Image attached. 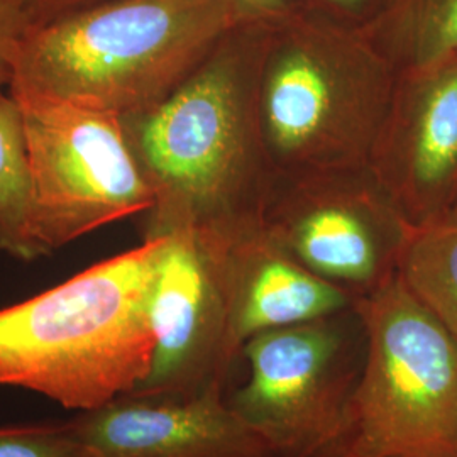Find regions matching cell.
I'll return each instance as SVG.
<instances>
[{
    "instance_id": "obj_20",
    "label": "cell",
    "mask_w": 457,
    "mask_h": 457,
    "mask_svg": "<svg viewBox=\"0 0 457 457\" xmlns=\"http://www.w3.org/2000/svg\"><path fill=\"white\" fill-rule=\"evenodd\" d=\"M100 0H26L31 14H33L34 22L43 21L48 17L63 14L66 11L79 9L88 4H96Z\"/></svg>"
},
{
    "instance_id": "obj_6",
    "label": "cell",
    "mask_w": 457,
    "mask_h": 457,
    "mask_svg": "<svg viewBox=\"0 0 457 457\" xmlns=\"http://www.w3.org/2000/svg\"><path fill=\"white\" fill-rule=\"evenodd\" d=\"M9 92L31 166V262L153 207L120 117L24 88Z\"/></svg>"
},
{
    "instance_id": "obj_11",
    "label": "cell",
    "mask_w": 457,
    "mask_h": 457,
    "mask_svg": "<svg viewBox=\"0 0 457 457\" xmlns=\"http://www.w3.org/2000/svg\"><path fill=\"white\" fill-rule=\"evenodd\" d=\"M70 422L98 457H278L226 393L185 400L124 395Z\"/></svg>"
},
{
    "instance_id": "obj_7",
    "label": "cell",
    "mask_w": 457,
    "mask_h": 457,
    "mask_svg": "<svg viewBox=\"0 0 457 457\" xmlns=\"http://www.w3.org/2000/svg\"><path fill=\"white\" fill-rule=\"evenodd\" d=\"M366 336L347 311L253 336L249 375L228 402L278 457H326L347 439Z\"/></svg>"
},
{
    "instance_id": "obj_18",
    "label": "cell",
    "mask_w": 457,
    "mask_h": 457,
    "mask_svg": "<svg viewBox=\"0 0 457 457\" xmlns=\"http://www.w3.org/2000/svg\"><path fill=\"white\" fill-rule=\"evenodd\" d=\"M392 0H298L302 11L327 17L337 24L364 31Z\"/></svg>"
},
{
    "instance_id": "obj_5",
    "label": "cell",
    "mask_w": 457,
    "mask_h": 457,
    "mask_svg": "<svg viewBox=\"0 0 457 457\" xmlns=\"http://www.w3.org/2000/svg\"><path fill=\"white\" fill-rule=\"evenodd\" d=\"M366 353L343 447L361 457H457V337L395 277L354 300Z\"/></svg>"
},
{
    "instance_id": "obj_8",
    "label": "cell",
    "mask_w": 457,
    "mask_h": 457,
    "mask_svg": "<svg viewBox=\"0 0 457 457\" xmlns=\"http://www.w3.org/2000/svg\"><path fill=\"white\" fill-rule=\"evenodd\" d=\"M262 228L295 262L358 300L396 277L410 226L362 168L273 177Z\"/></svg>"
},
{
    "instance_id": "obj_21",
    "label": "cell",
    "mask_w": 457,
    "mask_h": 457,
    "mask_svg": "<svg viewBox=\"0 0 457 457\" xmlns=\"http://www.w3.org/2000/svg\"><path fill=\"white\" fill-rule=\"evenodd\" d=\"M326 457H361L354 456V454H351V453H345V451H334V453H330L328 456Z\"/></svg>"
},
{
    "instance_id": "obj_16",
    "label": "cell",
    "mask_w": 457,
    "mask_h": 457,
    "mask_svg": "<svg viewBox=\"0 0 457 457\" xmlns=\"http://www.w3.org/2000/svg\"><path fill=\"white\" fill-rule=\"evenodd\" d=\"M0 457H98L71 422L0 427Z\"/></svg>"
},
{
    "instance_id": "obj_4",
    "label": "cell",
    "mask_w": 457,
    "mask_h": 457,
    "mask_svg": "<svg viewBox=\"0 0 457 457\" xmlns=\"http://www.w3.org/2000/svg\"><path fill=\"white\" fill-rule=\"evenodd\" d=\"M396 77L361 29L307 11L270 24L256 115L273 177L370 168Z\"/></svg>"
},
{
    "instance_id": "obj_19",
    "label": "cell",
    "mask_w": 457,
    "mask_h": 457,
    "mask_svg": "<svg viewBox=\"0 0 457 457\" xmlns=\"http://www.w3.org/2000/svg\"><path fill=\"white\" fill-rule=\"evenodd\" d=\"M234 22L275 24L302 11L298 0H226Z\"/></svg>"
},
{
    "instance_id": "obj_9",
    "label": "cell",
    "mask_w": 457,
    "mask_h": 457,
    "mask_svg": "<svg viewBox=\"0 0 457 457\" xmlns=\"http://www.w3.org/2000/svg\"><path fill=\"white\" fill-rule=\"evenodd\" d=\"M162 237L149 295L154 354L129 396L185 400L226 393L241 351L230 324L224 239L194 230Z\"/></svg>"
},
{
    "instance_id": "obj_10",
    "label": "cell",
    "mask_w": 457,
    "mask_h": 457,
    "mask_svg": "<svg viewBox=\"0 0 457 457\" xmlns=\"http://www.w3.org/2000/svg\"><path fill=\"white\" fill-rule=\"evenodd\" d=\"M370 170L409 226L454 207L457 53L398 71Z\"/></svg>"
},
{
    "instance_id": "obj_2",
    "label": "cell",
    "mask_w": 457,
    "mask_h": 457,
    "mask_svg": "<svg viewBox=\"0 0 457 457\" xmlns=\"http://www.w3.org/2000/svg\"><path fill=\"white\" fill-rule=\"evenodd\" d=\"M163 237L0 309V386L88 411L134 392L154 354L149 295Z\"/></svg>"
},
{
    "instance_id": "obj_14",
    "label": "cell",
    "mask_w": 457,
    "mask_h": 457,
    "mask_svg": "<svg viewBox=\"0 0 457 457\" xmlns=\"http://www.w3.org/2000/svg\"><path fill=\"white\" fill-rule=\"evenodd\" d=\"M362 33L396 71L457 53V0H392Z\"/></svg>"
},
{
    "instance_id": "obj_1",
    "label": "cell",
    "mask_w": 457,
    "mask_h": 457,
    "mask_svg": "<svg viewBox=\"0 0 457 457\" xmlns=\"http://www.w3.org/2000/svg\"><path fill=\"white\" fill-rule=\"evenodd\" d=\"M268 28L234 22L177 88L120 117L154 198L143 239L179 230L228 239L262 228L273 180L256 115Z\"/></svg>"
},
{
    "instance_id": "obj_12",
    "label": "cell",
    "mask_w": 457,
    "mask_h": 457,
    "mask_svg": "<svg viewBox=\"0 0 457 457\" xmlns=\"http://www.w3.org/2000/svg\"><path fill=\"white\" fill-rule=\"evenodd\" d=\"M224 270L234 341L347 311L354 298L315 277L262 228L224 239Z\"/></svg>"
},
{
    "instance_id": "obj_17",
    "label": "cell",
    "mask_w": 457,
    "mask_h": 457,
    "mask_svg": "<svg viewBox=\"0 0 457 457\" xmlns=\"http://www.w3.org/2000/svg\"><path fill=\"white\" fill-rule=\"evenodd\" d=\"M33 22L26 0H0V90L11 83L19 43Z\"/></svg>"
},
{
    "instance_id": "obj_22",
    "label": "cell",
    "mask_w": 457,
    "mask_h": 457,
    "mask_svg": "<svg viewBox=\"0 0 457 457\" xmlns=\"http://www.w3.org/2000/svg\"><path fill=\"white\" fill-rule=\"evenodd\" d=\"M454 207H457V196H456V204H454ZM454 207H453V209H454Z\"/></svg>"
},
{
    "instance_id": "obj_3",
    "label": "cell",
    "mask_w": 457,
    "mask_h": 457,
    "mask_svg": "<svg viewBox=\"0 0 457 457\" xmlns=\"http://www.w3.org/2000/svg\"><path fill=\"white\" fill-rule=\"evenodd\" d=\"M232 24L226 0H100L33 22L7 88L136 114L177 88Z\"/></svg>"
},
{
    "instance_id": "obj_15",
    "label": "cell",
    "mask_w": 457,
    "mask_h": 457,
    "mask_svg": "<svg viewBox=\"0 0 457 457\" xmlns=\"http://www.w3.org/2000/svg\"><path fill=\"white\" fill-rule=\"evenodd\" d=\"M33 181L22 115L11 92L0 90V251L31 262Z\"/></svg>"
},
{
    "instance_id": "obj_13",
    "label": "cell",
    "mask_w": 457,
    "mask_h": 457,
    "mask_svg": "<svg viewBox=\"0 0 457 457\" xmlns=\"http://www.w3.org/2000/svg\"><path fill=\"white\" fill-rule=\"evenodd\" d=\"M396 277L457 337V207L410 226Z\"/></svg>"
}]
</instances>
